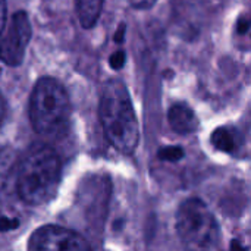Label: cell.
<instances>
[{"mask_svg": "<svg viewBox=\"0 0 251 251\" xmlns=\"http://www.w3.org/2000/svg\"><path fill=\"white\" fill-rule=\"evenodd\" d=\"M60 159L49 146L35 144L18 159L15 190L19 199L31 206L50 201L60 182Z\"/></svg>", "mask_w": 251, "mask_h": 251, "instance_id": "cell-1", "label": "cell"}, {"mask_svg": "<svg viewBox=\"0 0 251 251\" xmlns=\"http://www.w3.org/2000/svg\"><path fill=\"white\" fill-rule=\"evenodd\" d=\"M99 116L110 144L124 154L134 153L140 131L129 93L122 81L112 79L104 85L99 104Z\"/></svg>", "mask_w": 251, "mask_h": 251, "instance_id": "cell-2", "label": "cell"}, {"mask_svg": "<svg viewBox=\"0 0 251 251\" xmlns=\"http://www.w3.org/2000/svg\"><path fill=\"white\" fill-rule=\"evenodd\" d=\"M29 119L34 129L49 138L62 137L71 119V101L63 85L54 78L37 81L29 97Z\"/></svg>", "mask_w": 251, "mask_h": 251, "instance_id": "cell-3", "label": "cell"}, {"mask_svg": "<svg viewBox=\"0 0 251 251\" xmlns=\"http://www.w3.org/2000/svg\"><path fill=\"white\" fill-rule=\"evenodd\" d=\"M175 228L188 251H212L219 240L218 222L199 199H188L179 206Z\"/></svg>", "mask_w": 251, "mask_h": 251, "instance_id": "cell-4", "label": "cell"}, {"mask_svg": "<svg viewBox=\"0 0 251 251\" xmlns=\"http://www.w3.org/2000/svg\"><path fill=\"white\" fill-rule=\"evenodd\" d=\"M31 22L26 12L13 13L0 34V60L7 66H18L25 57L31 40Z\"/></svg>", "mask_w": 251, "mask_h": 251, "instance_id": "cell-5", "label": "cell"}, {"mask_svg": "<svg viewBox=\"0 0 251 251\" xmlns=\"http://www.w3.org/2000/svg\"><path fill=\"white\" fill-rule=\"evenodd\" d=\"M28 251H91L88 243L76 232L47 225L32 232Z\"/></svg>", "mask_w": 251, "mask_h": 251, "instance_id": "cell-6", "label": "cell"}, {"mask_svg": "<svg viewBox=\"0 0 251 251\" xmlns=\"http://www.w3.org/2000/svg\"><path fill=\"white\" fill-rule=\"evenodd\" d=\"M168 121L171 128L182 135L194 132L199 126V121L194 110L185 103L174 104L168 112Z\"/></svg>", "mask_w": 251, "mask_h": 251, "instance_id": "cell-7", "label": "cell"}, {"mask_svg": "<svg viewBox=\"0 0 251 251\" xmlns=\"http://www.w3.org/2000/svg\"><path fill=\"white\" fill-rule=\"evenodd\" d=\"M18 156L10 149L0 150V194H4L12 185L15 187Z\"/></svg>", "mask_w": 251, "mask_h": 251, "instance_id": "cell-8", "label": "cell"}, {"mask_svg": "<svg viewBox=\"0 0 251 251\" xmlns=\"http://www.w3.org/2000/svg\"><path fill=\"white\" fill-rule=\"evenodd\" d=\"M79 22L84 28L96 25L103 9V0H75Z\"/></svg>", "mask_w": 251, "mask_h": 251, "instance_id": "cell-9", "label": "cell"}, {"mask_svg": "<svg viewBox=\"0 0 251 251\" xmlns=\"http://www.w3.org/2000/svg\"><path fill=\"white\" fill-rule=\"evenodd\" d=\"M212 144L215 149L224 151V153H235L240 143H238V132L234 128L228 126H221L213 131L212 134Z\"/></svg>", "mask_w": 251, "mask_h": 251, "instance_id": "cell-10", "label": "cell"}, {"mask_svg": "<svg viewBox=\"0 0 251 251\" xmlns=\"http://www.w3.org/2000/svg\"><path fill=\"white\" fill-rule=\"evenodd\" d=\"M182 156L184 151L179 147H166L159 151V157L162 160H169V162H178L179 159H182Z\"/></svg>", "mask_w": 251, "mask_h": 251, "instance_id": "cell-11", "label": "cell"}, {"mask_svg": "<svg viewBox=\"0 0 251 251\" xmlns=\"http://www.w3.org/2000/svg\"><path fill=\"white\" fill-rule=\"evenodd\" d=\"M109 63H110V66H112L113 69H121V68L124 66V63H125V53H124L122 50L115 51V53L110 56Z\"/></svg>", "mask_w": 251, "mask_h": 251, "instance_id": "cell-12", "label": "cell"}, {"mask_svg": "<svg viewBox=\"0 0 251 251\" xmlns=\"http://www.w3.org/2000/svg\"><path fill=\"white\" fill-rule=\"evenodd\" d=\"M18 226V221L16 219H12V218H0V231L6 232V231H10V229H15Z\"/></svg>", "mask_w": 251, "mask_h": 251, "instance_id": "cell-13", "label": "cell"}, {"mask_svg": "<svg viewBox=\"0 0 251 251\" xmlns=\"http://www.w3.org/2000/svg\"><path fill=\"white\" fill-rule=\"evenodd\" d=\"M131 6L137 7V9H149L151 7L157 0H128Z\"/></svg>", "mask_w": 251, "mask_h": 251, "instance_id": "cell-14", "label": "cell"}, {"mask_svg": "<svg viewBox=\"0 0 251 251\" xmlns=\"http://www.w3.org/2000/svg\"><path fill=\"white\" fill-rule=\"evenodd\" d=\"M6 24V0H0V34Z\"/></svg>", "mask_w": 251, "mask_h": 251, "instance_id": "cell-15", "label": "cell"}, {"mask_svg": "<svg viewBox=\"0 0 251 251\" xmlns=\"http://www.w3.org/2000/svg\"><path fill=\"white\" fill-rule=\"evenodd\" d=\"M238 32L241 34V35H244V34H247L249 32V29H250V22H249V19L247 18H244V19H240L238 21Z\"/></svg>", "mask_w": 251, "mask_h": 251, "instance_id": "cell-16", "label": "cell"}, {"mask_svg": "<svg viewBox=\"0 0 251 251\" xmlns=\"http://www.w3.org/2000/svg\"><path fill=\"white\" fill-rule=\"evenodd\" d=\"M124 32H125V25H119V29L116 32V37H115V40L118 43H121V40H124Z\"/></svg>", "mask_w": 251, "mask_h": 251, "instance_id": "cell-17", "label": "cell"}, {"mask_svg": "<svg viewBox=\"0 0 251 251\" xmlns=\"http://www.w3.org/2000/svg\"><path fill=\"white\" fill-rule=\"evenodd\" d=\"M3 116H4V100H3V96L0 93V125H1Z\"/></svg>", "mask_w": 251, "mask_h": 251, "instance_id": "cell-18", "label": "cell"}, {"mask_svg": "<svg viewBox=\"0 0 251 251\" xmlns=\"http://www.w3.org/2000/svg\"><path fill=\"white\" fill-rule=\"evenodd\" d=\"M231 251H247V250L241 246V243L234 241V243H232V246H231Z\"/></svg>", "mask_w": 251, "mask_h": 251, "instance_id": "cell-19", "label": "cell"}]
</instances>
